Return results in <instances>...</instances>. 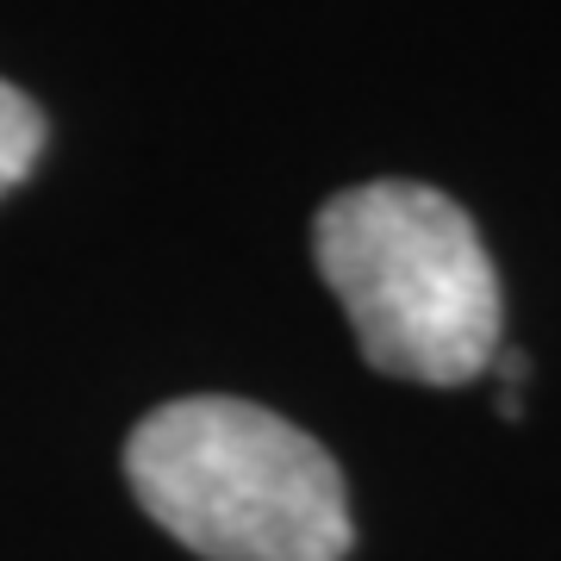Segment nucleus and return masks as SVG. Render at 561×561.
<instances>
[{
	"label": "nucleus",
	"mask_w": 561,
	"mask_h": 561,
	"mask_svg": "<svg viewBox=\"0 0 561 561\" xmlns=\"http://www.w3.org/2000/svg\"><path fill=\"white\" fill-rule=\"evenodd\" d=\"M125 481L206 561H343L356 542L324 443L250 400L157 405L125 443Z\"/></svg>",
	"instance_id": "obj_1"
},
{
	"label": "nucleus",
	"mask_w": 561,
	"mask_h": 561,
	"mask_svg": "<svg viewBox=\"0 0 561 561\" xmlns=\"http://www.w3.org/2000/svg\"><path fill=\"white\" fill-rule=\"evenodd\" d=\"M312 250L381 375L456 387L500 356V275L449 194L424 181L350 187L319 213Z\"/></svg>",
	"instance_id": "obj_2"
},
{
	"label": "nucleus",
	"mask_w": 561,
	"mask_h": 561,
	"mask_svg": "<svg viewBox=\"0 0 561 561\" xmlns=\"http://www.w3.org/2000/svg\"><path fill=\"white\" fill-rule=\"evenodd\" d=\"M44 150V113L32 94H20L13 81H0V194H13L32 162Z\"/></svg>",
	"instance_id": "obj_3"
}]
</instances>
